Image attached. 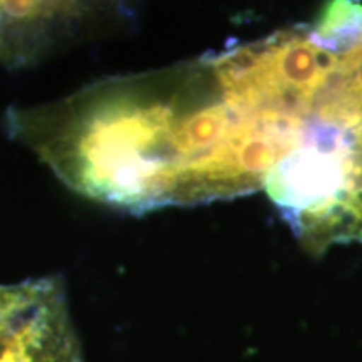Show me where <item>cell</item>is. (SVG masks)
Listing matches in <instances>:
<instances>
[{"label": "cell", "instance_id": "cell-1", "mask_svg": "<svg viewBox=\"0 0 362 362\" xmlns=\"http://www.w3.org/2000/svg\"><path fill=\"white\" fill-rule=\"evenodd\" d=\"M138 0H0V62L35 64L79 35L133 13Z\"/></svg>", "mask_w": 362, "mask_h": 362}, {"label": "cell", "instance_id": "cell-2", "mask_svg": "<svg viewBox=\"0 0 362 362\" xmlns=\"http://www.w3.org/2000/svg\"><path fill=\"white\" fill-rule=\"evenodd\" d=\"M0 362H83L61 280L2 285Z\"/></svg>", "mask_w": 362, "mask_h": 362}, {"label": "cell", "instance_id": "cell-3", "mask_svg": "<svg viewBox=\"0 0 362 362\" xmlns=\"http://www.w3.org/2000/svg\"><path fill=\"white\" fill-rule=\"evenodd\" d=\"M0 291H2V285H0Z\"/></svg>", "mask_w": 362, "mask_h": 362}]
</instances>
